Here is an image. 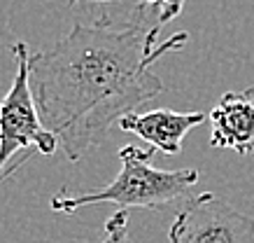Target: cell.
Segmentation results:
<instances>
[{
    "label": "cell",
    "instance_id": "obj_1",
    "mask_svg": "<svg viewBox=\"0 0 254 243\" xmlns=\"http://www.w3.org/2000/svg\"><path fill=\"white\" fill-rule=\"evenodd\" d=\"M149 9L159 7L142 5L133 19L100 14L79 21L52 49L31 54V91L40 119L70 162L100 145L122 117L163 94L152 66L185 47L189 33L180 31L159 45L161 26L147 21Z\"/></svg>",
    "mask_w": 254,
    "mask_h": 243
},
{
    "label": "cell",
    "instance_id": "obj_2",
    "mask_svg": "<svg viewBox=\"0 0 254 243\" xmlns=\"http://www.w3.org/2000/svg\"><path fill=\"white\" fill-rule=\"evenodd\" d=\"M154 155V148L126 145L119 150L122 168L110 185L77 196L61 189L52 196V211L70 215L93 204H115L119 206V211H128V208L166 211L175 201L187 199L200 178L198 168H180V171L154 168L152 166Z\"/></svg>",
    "mask_w": 254,
    "mask_h": 243
},
{
    "label": "cell",
    "instance_id": "obj_3",
    "mask_svg": "<svg viewBox=\"0 0 254 243\" xmlns=\"http://www.w3.org/2000/svg\"><path fill=\"white\" fill-rule=\"evenodd\" d=\"M12 54L16 59V73L0 103V173L19 150L54 155L59 148V138L47 131L40 119L31 91V49L26 42H14Z\"/></svg>",
    "mask_w": 254,
    "mask_h": 243
},
{
    "label": "cell",
    "instance_id": "obj_4",
    "mask_svg": "<svg viewBox=\"0 0 254 243\" xmlns=\"http://www.w3.org/2000/svg\"><path fill=\"white\" fill-rule=\"evenodd\" d=\"M170 243H254V218L226 199L203 192L177 213Z\"/></svg>",
    "mask_w": 254,
    "mask_h": 243
},
{
    "label": "cell",
    "instance_id": "obj_5",
    "mask_svg": "<svg viewBox=\"0 0 254 243\" xmlns=\"http://www.w3.org/2000/svg\"><path fill=\"white\" fill-rule=\"evenodd\" d=\"M205 122V112H175V110H149V112H131L119 119V129L126 134L140 136L156 152L175 157L182 152V141L193 126Z\"/></svg>",
    "mask_w": 254,
    "mask_h": 243
},
{
    "label": "cell",
    "instance_id": "obj_6",
    "mask_svg": "<svg viewBox=\"0 0 254 243\" xmlns=\"http://www.w3.org/2000/svg\"><path fill=\"white\" fill-rule=\"evenodd\" d=\"M254 89L226 91L212 112L210 145L217 150H233L238 155L254 152Z\"/></svg>",
    "mask_w": 254,
    "mask_h": 243
},
{
    "label": "cell",
    "instance_id": "obj_7",
    "mask_svg": "<svg viewBox=\"0 0 254 243\" xmlns=\"http://www.w3.org/2000/svg\"><path fill=\"white\" fill-rule=\"evenodd\" d=\"M100 243H128V211H117L110 215L105 239Z\"/></svg>",
    "mask_w": 254,
    "mask_h": 243
},
{
    "label": "cell",
    "instance_id": "obj_8",
    "mask_svg": "<svg viewBox=\"0 0 254 243\" xmlns=\"http://www.w3.org/2000/svg\"><path fill=\"white\" fill-rule=\"evenodd\" d=\"M182 7H185V0H161V7H159V26L170 24L173 19L182 14Z\"/></svg>",
    "mask_w": 254,
    "mask_h": 243
},
{
    "label": "cell",
    "instance_id": "obj_9",
    "mask_svg": "<svg viewBox=\"0 0 254 243\" xmlns=\"http://www.w3.org/2000/svg\"><path fill=\"white\" fill-rule=\"evenodd\" d=\"M140 2L147 7H161V0H140Z\"/></svg>",
    "mask_w": 254,
    "mask_h": 243
},
{
    "label": "cell",
    "instance_id": "obj_10",
    "mask_svg": "<svg viewBox=\"0 0 254 243\" xmlns=\"http://www.w3.org/2000/svg\"><path fill=\"white\" fill-rule=\"evenodd\" d=\"M72 2H77V0H72ZM91 2H117V0H91Z\"/></svg>",
    "mask_w": 254,
    "mask_h": 243
}]
</instances>
